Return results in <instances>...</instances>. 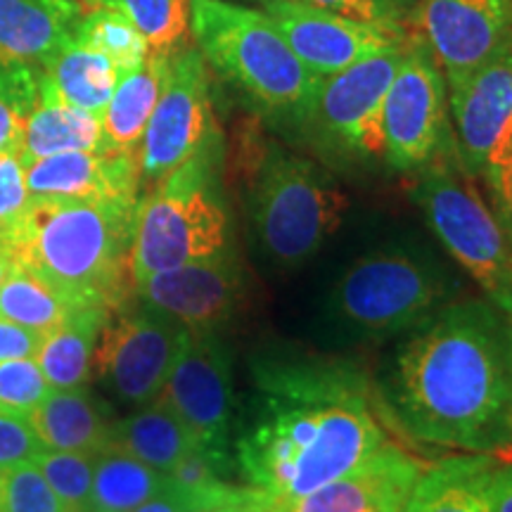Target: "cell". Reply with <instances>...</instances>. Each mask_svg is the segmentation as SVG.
Returning <instances> with one entry per match:
<instances>
[{
	"mask_svg": "<svg viewBox=\"0 0 512 512\" xmlns=\"http://www.w3.org/2000/svg\"><path fill=\"white\" fill-rule=\"evenodd\" d=\"M238 439V465L254 489L294 501L335 482L384 441L361 370L330 361H264Z\"/></svg>",
	"mask_w": 512,
	"mask_h": 512,
	"instance_id": "1",
	"label": "cell"
},
{
	"mask_svg": "<svg viewBox=\"0 0 512 512\" xmlns=\"http://www.w3.org/2000/svg\"><path fill=\"white\" fill-rule=\"evenodd\" d=\"M420 328L389 377L396 420L427 444L501 456L512 444V318L467 299Z\"/></svg>",
	"mask_w": 512,
	"mask_h": 512,
	"instance_id": "2",
	"label": "cell"
},
{
	"mask_svg": "<svg viewBox=\"0 0 512 512\" xmlns=\"http://www.w3.org/2000/svg\"><path fill=\"white\" fill-rule=\"evenodd\" d=\"M136 204L31 197L5 228L15 259L74 306L117 309L133 290L128 254Z\"/></svg>",
	"mask_w": 512,
	"mask_h": 512,
	"instance_id": "3",
	"label": "cell"
},
{
	"mask_svg": "<svg viewBox=\"0 0 512 512\" xmlns=\"http://www.w3.org/2000/svg\"><path fill=\"white\" fill-rule=\"evenodd\" d=\"M190 31L204 62L273 126L304 131L323 79L292 53L264 10L190 0Z\"/></svg>",
	"mask_w": 512,
	"mask_h": 512,
	"instance_id": "4",
	"label": "cell"
},
{
	"mask_svg": "<svg viewBox=\"0 0 512 512\" xmlns=\"http://www.w3.org/2000/svg\"><path fill=\"white\" fill-rule=\"evenodd\" d=\"M219 164L221 140L214 136L140 197L128 254L131 285L152 273L230 252Z\"/></svg>",
	"mask_w": 512,
	"mask_h": 512,
	"instance_id": "5",
	"label": "cell"
},
{
	"mask_svg": "<svg viewBox=\"0 0 512 512\" xmlns=\"http://www.w3.org/2000/svg\"><path fill=\"white\" fill-rule=\"evenodd\" d=\"M249 219L275 266H302L335 235L349 200L325 169L275 143L245 140Z\"/></svg>",
	"mask_w": 512,
	"mask_h": 512,
	"instance_id": "6",
	"label": "cell"
},
{
	"mask_svg": "<svg viewBox=\"0 0 512 512\" xmlns=\"http://www.w3.org/2000/svg\"><path fill=\"white\" fill-rule=\"evenodd\" d=\"M413 200L448 254L475 278L486 299L512 318V249L458 157L456 143L422 166Z\"/></svg>",
	"mask_w": 512,
	"mask_h": 512,
	"instance_id": "7",
	"label": "cell"
},
{
	"mask_svg": "<svg viewBox=\"0 0 512 512\" xmlns=\"http://www.w3.org/2000/svg\"><path fill=\"white\" fill-rule=\"evenodd\" d=\"M451 294L437 261L408 249H380L356 259L337 280L330 313L344 330L384 339L422 325Z\"/></svg>",
	"mask_w": 512,
	"mask_h": 512,
	"instance_id": "8",
	"label": "cell"
},
{
	"mask_svg": "<svg viewBox=\"0 0 512 512\" xmlns=\"http://www.w3.org/2000/svg\"><path fill=\"white\" fill-rule=\"evenodd\" d=\"M214 136L209 64L200 50L185 43L169 55L162 93L138 147L140 188H155Z\"/></svg>",
	"mask_w": 512,
	"mask_h": 512,
	"instance_id": "9",
	"label": "cell"
},
{
	"mask_svg": "<svg viewBox=\"0 0 512 512\" xmlns=\"http://www.w3.org/2000/svg\"><path fill=\"white\" fill-rule=\"evenodd\" d=\"M406 48L351 64L323 79L304 131L339 159L384 157L382 110Z\"/></svg>",
	"mask_w": 512,
	"mask_h": 512,
	"instance_id": "10",
	"label": "cell"
},
{
	"mask_svg": "<svg viewBox=\"0 0 512 512\" xmlns=\"http://www.w3.org/2000/svg\"><path fill=\"white\" fill-rule=\"evenodd\" d=\"M446 105V79L437 60L418 38H408L382 110L384 159L394 169H422L456 143Z\"/></svg>",
	"mask_w": 512,
	"mask_h": 512,
	"instance_id": "11",
	"label": "cell"
},
{
	"mask_svg": "<svg viewBox=\"0 0 512 512\" xmlns=\"http://www.w3.org/2000/svg\"><path fill=\"white\" fill-rule=\"evenodd\" d=\"M190 332L178 320L152 309L110 311L95 347L93 366L119 399L136 406L157 401Z\"/></svg>",
	"mask_w": 512,
	"mask_h": 512,
	"instance_id": "12",
	"label": "cell"
},
{
	"mask_svg": "<svg viewBox=\"0 0 512 512\" xmlns=\"http://www.w3.org/2000/svg\"><path fill=\"white\" fill-rule=\"evenodd\" d=\"M408 38L430 50L453 91L512 46V0H418Z\"/></svg>",
	"mask_w": 512,
	"mask_h": 512,
	"instance_id": "13",
	"label": "cell"
},
{
	"mask_svg": "<svg viewBox=\"0 0 512 512\" xmlns=\"http://www.w3.org/2000/svg\"><path fill=\"white\" fill-rule=\"evenodd\" d=\"M261 10L273 19L292 53L320 79L366 57L408 46V36L356 22L306 0H264Z\"/></svg>",
	"mask_w": 512,
	"mask_h": 512,
	"instance_id": "14",
	"label": "cell"
},
{
	"mask_svg": "<svg viewBox=\"0 0 512 512\" xmlns=\"http://www.w3.org/2000/svg\"><path fill=\"white\" fill-rule=\"evenodd\" d=\"M159 399L185 422L200 446L228 453L233 408L230 354L214 332H190Z\"/></svg>",
	"mask_w": 512,
	"mask_h": 512,
	"instance_id": "15",
	"label": "cell"
},
{
	"mask_svg": "<svg viewBox=\"0 0 512 512\" xmlns=\"http://www.w3.org/2000/svg\"><path fill=\"white\" fill-rule=\"evenodd\" d=\"M133 294L178 320L185 330L214 332L240 302L242 268L230 249L214 259L147 275L133 285Z\"/></svg>",
	"mask_w": 512,
	"mask_h": 512,
	"instance_id": "16",
	"label": "cell"
},
{
	"mask_svg": "<svg viewBox=\"0 0 512 512\" xmlns=\"http://www.w3.org/2000/svg\"><path fill=\"white\" fill-rule=\"evenodd\" d=\"M422 467L401 446L384 441L361 465L294 501L273 498V512H401Z\"/></svg>",
	"mask_w": 512,
	"mask_h": 512,
	"instance_id": "17",
	"label": "cell"
},
{
	"mask_svg": "<svg viewBox=\"0 0 512 512\" xmlns=\"http://www.w3.org/2000/svg\"><path fill=\"white\" fill-rule=\"evenodd\" d=\"M31 197L74 202L140 200V169L136 152H60L27 164Z\"/></svg>",
	"mask_w": 512,
	"mask_h": 512,
	"instance_id": "18",
	"label": "cell"
},
{
	"mask_svg": "<svg viewBox=\"0 0 512 512\" xmlns=\"http://www.w3.org/2000/svg\"><path fill=\"white\" fill-rule=\"evenodd\" d=\"M448 102L460 162L470 176H482L491 147L512 119V46L453 88Z\"/></svg>",
	"mask_w": 512,
	"mask_h": 512,
	"instance_id": "19",
	"label": "cell"
},
{
	"mask_svg": "<svg viewBox=\"0 0 512 512\" xmlns=\"http://www.w3.org/2000/svg\"><path fill=\"white\" fill-rule=\"evenodd\" d=\"M79 0H0V62L46 67L74 43Z\"/></svg>",
	"mask_w": 512,
	"mask_h": 512,
	"instance_id": "20",
	"label": "cell"
},
{
	"mask_svg": "<svg viewBox=\"0 0 512 512\" xmlns=\"http://www.w3.org/2000/svg\"><path fill=\"white\" fill-rule=\"evenodd\" d=\"M496 456L460 453L434 463L415 482L401 512H489Z\"/></svg>",
	"mask_w": 512,
	"mask_h": 512,
	"instance_id": "21",
	"label": "cell"
},
{
	"mask_svg": "<svg viewBox=\"0 0 512 512\" xmlns=\"http://www.w3.org/2000/svg\"><path fill=\"white\" fill-rule=\"evenodd\" d=\"M27 420L41 446L50 451L98 456L112 446L114 425L102 418L86 387L50 389L46 399L27 415Z\"/></svg>",
	"mask_w": 512,
	"mask_h": 512,
	"instance_id": "22",
	"label": "cell"
},
{
	"mask_svg": "<svg viewBox=\"0 0 512 512\" xmlns=\"http://www.w3.org/2000/svg\"><path fill=\"white\" fill-rule=\"evenodd\" d=\"M107 150L102 136V121L95 114L64 102L53 91L43 74L41 102L27 117L22 138V162L60 155V152H98Z\"/></svg>",
	"mask_w": 512,
	"mask_h": 512,
	"instance_id": "23",
	"label": "cell"
},
{
	"mask_svg": "<svg viewBox=\"0 0 512 512\" xmlns=\"http://www.w3.org/2000/svg\"><path fill=\"white\" fill-rule=\"evenodd\" d=\"M107 316L110 309L105 306H76L57 328L41 337L34 358L50 389L86 387Z\"/></svg>",
	"mask_w": 512,
	"mask_h": 512,
	"instance_id": "24",
	"label": "cell"
},
{
	"mask_svg": "<svg viewBox=\"0 0 512 512\" xmlns=\"http://www.w3.org/2000/svg\"><path fill=\"white\" fill-rule=\"evenodd\" d=\"M171 53H150L133 72L119 76L105 112H102V136L107 150L136 152L143 143L147 121L162 93L166 62Z\"/></svg>",
	"mask_w": 512,
	"mask_h": 512,
	"instance_id": "25",
	"label": "cell"
},
{
	"mask_svg": "<svg viewBox=\"0 0 512 512\" xmlns=\"http://www.w3.org/2000/svg\"><path fill=\"white\" fill-rule=\"evenodd\" d=\"M112 446L166 475L185 453L200 446V441L162 399H157L114 425Z\"/></svg>",
	"mask_w": 512,
	"mask_h": 512,
	"instance_id": "26",
	"label": "cell"
},
{
	"mask_svg": "<svg viewBox=\"0 0 512 512\" xmlns=\"http://www.w3.org/2000/svg\"><path fill=\"white\" fill-rule=\"evenodd\" d=\"M43 74L64 102L95 117H102L119 83V69L110 57L76 41L57 53Z\"/></svg>",
	"mask_w": 512,
	"mask_h": 512,
	"instance_id": "27",
	"label": "cell"
},
{
	"mask_svg": "<svg viewBox=\"0 0 512 512\" xmlns=\"http://www.w3.org/2000/svg\"><path fill=\"white\" fill-rule=\"evenodd\" d=\"M166 484L169 477L164 472L110 446L95 456L88 512H131Z\"/></svg>",
	"mask_w": 512,
	"mask_h": 512,
	"instance_id": "28",
	"label": "cell"
},
{
	"mask_svg": "<svg viewBox=\"0 0 512 512\" xmlns=\"http://www.w3.org/2000/svg\"><path fill=\"white\" fill-rule=\"evenodd\" d=\"M72 309L76 306L69 299H64L19 261H15L5 283L0 285V318L38 335L57 328Z\"/></svg>",
	"mask_w": 512,
	"mask_h": 512,
	"instance_id": "29",
	"label": "cell"
},
{
	"mask_svg": "<svg viewBox=\"0 0 512 512\" xmlns=\"http://www.w3.org/2000/svg\"><path fill=\"white\" fill-rule=\"evenodd\" d=\"M86 10H117L131 19L150 53H174L188 43L190 0H79Z\"/></svg>",
	"mask_w": 512,
	"mask_h": 512,
	"instance_id": "30",
	"label": "cell"
},
{
	"mask_svg": "<svg viewBox=\"0 0 512 512\" xmlns=\"http://www.w3.org/2000/svg\"><path fill=\"white\" fill-rule=\"evenodd\" d=\"M74 41L105 53L117 64L119 76L133 72L150 55V46L136 29V24L121 12L107 8L83 12Z\"/></svg>",
	"mask_w": 512,
	"mask_h": 512,
	"instance_id": "31",
	"label": "cell"
},
{
	"mask_svg": "<svg viewBox=\"0 0 512 512\" xmlns=\"http://www.w3.org/2000/svg\"><path fill=\"white\" fill-rule=\"evenodd\" d=\"M43 67L0 62V152H22L24 124L41 102Z\"/></svg>",
	"mask_w": 512,
	"mask_h": 512,
	"instance_id": "32",
	"label": "cell"
},
{
	"mask_svg": "<svg viewBox=\"0 0 512 512\" xmlns=\"http://www.w3.org/2000/svg\"><path fill=\"white\" fill-rule=\"evenodd\" d=\"M34 463L43 472L50 489L60 496V501L67 505L69 512H88L91 501L93 470L95 456L91 453H74V451H50L41 448L36 453Z\"/></svg>",
	"mask_w": 512,
	"mask_h": 512,
	"instance_id": "33",
	"label": "cell"
},
{
	"mask_svg": "<svg viewBox=\"0 0 512 512\" xmlns=\"http://www.w3.org/2000/svg\"><path fill=\"white\" fill-rule=\"evenodd\" d=\"M0 512H69L34 460L0 470Z\"/></svg>",
	"mask_w": 512,
	"mask_h": 512,
	"instance_id": "34",
	"label": "cell"
},
{
	"mask_svg": "<svg viewBox=\"0 0 512 512\" xmlns=\"http://www.w3.org/2000/svg\"><path fill=\"white\" fill-rule=\"evenodd\" d=\"M48 392L50 384L34 356L0 361V408L3 411L29 415L46 399Z\"/></svg>",
	"mask_w": 512,
	"mask_h": 512,
	"instance_id": "35",
	"label": "cell"
},
{
	"mask_svg": "<svg viewBox=\"0 0 512 512\" xmlns=\"http://www.w3.org/2000/svg\"><path fill=\"white\" fill-rule=\"evenodd\" d=\"M482 178L489 188L491 211L501 223L505 238L512 249V119L503 126L501 136L496 138L486 157Z\"/></svg>",
	"mask_w": 512,
	"mask_h": 512,
	"instance_id": "36",
	"label": "cell"
},
{
	"mask_svg": "<svg viewBox=\"0 0 512 512\" xmlns=\"http://www.w3.org/2000/svg\"><path fill=\"white\" fill-rule=\"evenodd\" d=\"M337 15L408 36L418 0H306Z\"/></svg>",
	"mask_w": 512,
	"mask_h": 512,
	"instance_id": "37",
	"label": "cell"
},
{
	"mask_svg": "<svg viewBox=\"0 0 512 512\" xmlns=\"http://www.w3.org/2000/svg\"><path fill=\"white\" fill-rule=\"evenodd\" d=\"M31 195L27 188V164L19 152H0V223L5 228L19 219L29 207Z\"/></svg>",
	"mask_w": 512,
	"mask_h": 512,
	"instance_id": "38",
	"label": "cell"
},
{
	"mask_svg": "<svg viewBox=\"0 0 512 512\" xmlns=\"http://www.w3.org/2000/svg\"><path fill=\"white\" fill-rule=\"evenodd\" d=\"M41 448V441L31 430L27 415H17L0 408V470L10 465L29 463Z\"/></svg>",
	"mask_w": 512,
	"mask_h": 512,
	"instance_id": "39",
	"label": "cell"
},
{
	"mask_svg": "<svg viewBox=\"0 0 512 512\" xmlns=\"http://www.w3.org/2000/svg\"><path fill=\"white\" fill-rule=\"evenodd\" d=\"M238 494V489L230 496H200L190 494V491L178 489L176 484H166L159 494L147 498L143 505H138L136 510L131 512H214L219 510L221 505H226L230 498Z\"/></svg>",
	"mask_w": 512,
	"mask_h": 512,
	"instance_id": "40",
	"label": "cell"
},
{
	"mask_svg": "<svg viewBox=\"0 0 512 512\" xmlns=\"http://www.w3.org/2000/svg\"><path fill=\"white\" fill-rule=\"evenodd\" d=\"M41 337L43 335H38V332H31L22 328V325L0 318V361H5V358L36 356Z\"/></svg>",
	"mask_w": 512,
	"mask_h": 512,
	"instance_id": "41",
	"label": "cell"
},
{
	"mask_svg": "<svg viewBox=\"0 0 512 512\" xmlns=\"http://www.w3.org/2000/svg\"><path fill=\"white\" fill-rule=\"evenodd\" d=\"M489 512H512V465H496L491 472Z\"/></svg>",
	"mask_w": 512,
	"mask_h": 512,
	"instance_id": "42",
	"label": "cell"
},
{
	"mask_svg": "<svg viewBox=\"0 0 512 512\" xmlns=\"http://www.w3.org/2000/svg\"><path fill=\"white\" fill-rule=\"evenodd\" d=\"M15 252H12L10 242H8V235H5V228L0 230V285L5 283V278H8V273L12 271V266H15Z\"/></svg>",
	"mask_w": 512,
	"mask_h": 512,
	"instance_id": "43",
	"label": "cell"
},
{
	"mask_svg": "<svg viewBox=\"0 0 512 512\" xmlns=\"http://www.w3.org/2000/svg\"><path fill=\"white\" fill-rule=\"evenodd\" d=\"M3 228H5V226H3V223H0V230H3Z\"/></svg>",
	"mask_w": 512,
	"mask_h": 512,
	"instance_id": "44",
	"label": "cell"
},
{
	"mask_svg": "<svg viewBox=\"0 0 512 512\" xmlns=\"http://www.w3.org/2000/svg\"><path fill=\"white\" fill-rule=\"evenodd\" d=\"M259 3H264V0H259Z\"/></svg>",
	"mask_w": 512,
	"mask_h": 512,
	"instance_id": "45",
	"label": "cell"
}]
</instances>
